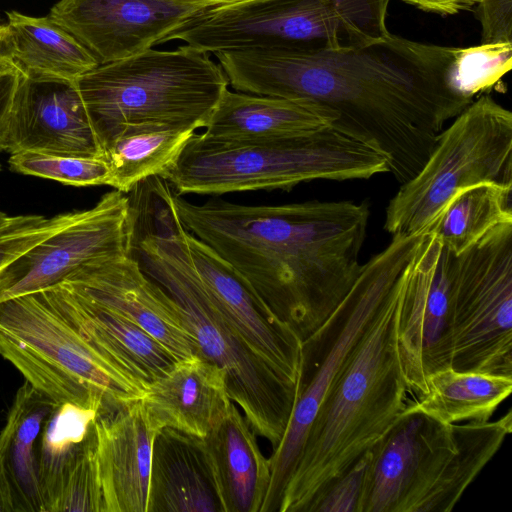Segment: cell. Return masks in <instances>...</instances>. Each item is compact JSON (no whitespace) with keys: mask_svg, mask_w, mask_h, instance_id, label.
Returning a JSON list of instances; mask_svg holds the SVG:
<instances>
[{"mask_svg":"<svg viewBox=\"0 0 512 512\" xmlns=\"http://www.w3.org/2000/svg\"><path fill=\"white\" fill-rule=\"evenodd\" d=\"M10 169L72 186L109 185L110 168L104 156H64L18 152L9 158Z\"/></svg>","mask_w":512,"mask_h":512,"instance_id":"f1b7e54d","label":"cell"},{"mask_svg":"<svg viewBox=\"0 0 512 512\" xmlns=\"http://www.w3.org/2000/svg\"><path fill=\"white\" fill-rule=\"evenodd\" d=\"M75 84L102 151L127 125L204 128L229 85L209 54L185 44L99 64Z\"/></svg>","mask_w":512,"mask_h":512,"instance_id":"52a82bcc","label":"cell"},{"mask_svg":"<svg viewBox=\"0 0 512 512\" xmlns=\"http://www.w3.org/2000/svg\"><path fill=\"white\" fill-rule=\"evenodd\" d=\"M172 193L168 182L158 177L133 193L131 256L176 302L199 355L224 370L230 399L275 450L287 429L298 386L251 348L207 293L189 256L186 228Z\"/></svg>","mask_w":512,"mask_h":512,"instance_id":"3957f363","label":"cell"},{"mask_svg":"<svg viewBox=\"0 0 512 512\" xmlns=\"http://www.w3.org/2000/svg\"><path fill=\"white\" fill-rule=\"evenodd\" d=\"M387 172L383 152L334 122L315 133L264 142H216L194 133L161 178L179 195H222Z\"/></svg>","mask_w":512,"mask_h":512,"instance_id":"5b68a950","label":"cell"},{"mask_svg":"<svg viewBox=\"0 0 512 512\" xmlns=\"http://www.w3.org/2000/svg\"><path fill=\"white\" fill-rule=\"evenodd\" d=\"M451 367L512 377V222L449 252Z\"/></svg>","mask_w":512,"mask_h":512,"instance_id":"30bf717a","label":"cell"},{"mask_svg":"<svg viewBox=\"0 0 512 512\" xmlns=\"http://www.w3.org/2000/svg\"><path fill=\"white\" fill-rule=\"evenodd\" d=\"M511 390L512 377L449 367L431 374L426 390L405 407L449 424L488 421Z\"/></svg>","mask_w":512,"mask_h":512,"instance_id":"484cf974","label":"cell"},{"mask_svg":"<svg viewBox=\"0 0 512 512\" xmlns=\"http://www.w3.org/2000/svg\"><path fill=\"white\" fill-rule=\"evenodd\" d=\"M337 119L335 112L311 101L226 89L201 135L224 143L273 141L315 133Z\"/></svg>","mask_w":512,"mask_h":512,"instance_id":"d6986e66","label":"cell"},{"mask_svg":"<svg viewBox=\"0 0 512 512\" xmlns=\"http://www.w3.org/2000/svg\"><path fill=\"white\" fill-rule=\"evenodd\" d=\"M369 460L370 450L320 490L305 512H359Z\"/></svg>","mask_w":512,"mask_h":512,"instance_id":"1f68e13d","label":"cell"},{"mask_svg":"<svg viewBox=\"0 0 512 512\" xmlns=\"http://www.w3.org/2000/svg\"><path fill=\"white\" fill-rule=\"evenodd\" d=\"M133 237L130 198L114 189L1 269L0 301L52 287L87 264L130 255Z\"/></svg>","mask_w":512,"mask_h":512,"instance_id":"8fae6325","label":"cell"},{"mask_svg":"<svg viewBox=\"0 0 512 512\" xmlns=\"http://www.w3.org/2000/svg\"><path fill=\"white\" fill-rule=\"evenodd\" d=\"M483 182L512 185V113L489 95L441 131L423 166L389 201L384 229L429 232L458 191Z\"/></svg>","mask_w":512,"mask_h":512,"instance_id":"9c48e42d","label":"cell"},{"mask_svg":"<svg viewBox=\"0 0 512 512\" xmlns=\"http://www.w3.org/2000/svg\"><path fill=\"white\" fill-rule=\"evenodd\" d=\"M257 434L232 402L203 438L223 512H260L271 470Z\"/></svg>","mask_w":512,"mask_h":512,"instance_id":"44dd1931","label":"cell"},{"mask_svg":"<svg viewBox=\"0 0 512 512\" xmlns=\"http://www.w3.org/2000/svg\"><path fill=\"white\" fill-rule=\"evenodd\" d=\"M0 512H15L9 482L0 467Z\"/></svg>","mask_w":512,"mask_h":512,"instance_id":"d590c367","label":"cell"},{"mask_svg":"<svg viewBox=\"0 0 512 512\" xmlns=\"http://www.w3.org/2000/svg\"><path fill=\"white\" fill-rule=\"evenodd\" d=\"M62 282L137 324L177 360L199 355L176 302L131 254L87 264Z\"/></svg>","mask_w":512,"mask_h":512,"instance_id":"5bb4252c","label":"cell"},{"mask_svg":"<svg viewBox=\"0 0 512 512\" xmlns=\"http://www.w3.org/2000/svg\"><path fill=\"white\" fill-rule=\"evenodd\" d=\"M512 43H489L457 48L452 68L456 90L473 100L478 93L492 87L510 71Z\"/></svg>","mask_w":512,"mask_h":512,"instance_id":"f546056e","label":"cell"},{"mask_svg":"<svg viewBox=\"0 0 512 512\" xmlns=\"http://www.w3.org/2000/svg\"><path fill=\"white\" fill-rule=\"evenodd\" d=\"M12 60L9 34L6 24H0V63Z\"/></svg>","mask_w":512,"mask_h":512,"instance_id":"8d00e7d4","label":"cell"},{"mask_svg":"<svg viewBox=\"0 0 512 512\" xmlns=\"http://www.w3.org/2000/svg\"><path fill=\"white\" fill-rule=\"evenodd\" d=\"M200 9L169 0H58L48 17L104 64L159 45Z\"/></svg>","mask_w":512,"mask_h":512,"instance_id":"4fadbf2b","label":"cell"},{"mask_svg":"<svg viewBox=\"0 0 512 512\" xmlns=\"http://www.w3.org/2000/svg\"><path fill=\"white\" fill-rule=\"evenodd\" d=\"M482 44L512 43V0H477Z\"/></svg>","mask_w":512,"mask_h":512,"instance_id":"d6a6232c","label":"cell"},{"mask_svg":"<svg viewBox=\"0 0 512 512\" xmlns=\"http://www.w3.org/2000/svg\"><path fill=\"white\" fill-rule=\"evenodd\" d=\"M457 48L393 34L362 46L303 51L255 49L215 53L236 91L307 100L383 152L403 184L430 155L446 121L473 100L453 85Z\"/></svg>","mask_w":512,"mask_h":512,"instance_id":"6da1fadb","label":"cell"},{"mask_svg":"<svg viewBox=\"0 0 512 512\" xmlns=\"http://www.w3.org/2000/svg\"><path fill=\"white\" fill-rule=\"evenodd\" d=\"M9 216L0 211V226H2L7 220Z\"/></svg>","mask_w":512,"mask_h":512,"instance_id":"f35d334b","label":"cell"},{"mask_svg":"<svg viewBox=\"0 0 512 512\" xmlns=\"http://www.w3.org/2000/svg\"><path fill=\"white\" fill-rule=\"evenodd\" d=\"M97 459L105 512H146L153 441L141 401L98 415Z\"/></svg>","mask_w":512,"mask_h":512,"instance_id":"e0dca14e","label":"cell"},{"mask_svg":"<svg viewBox=\"0 0 512 512\" xmlns=\"http://www.w3.org/2000/svg\"><path fill=\"white\" fill-rule=\"evenodd\" d=\"M4 151L103 156L75 81L23 74L8 120Z\"/></svg>","mask_w":512,"mask_h":512,"instance_id":"9a60e30c","label":"cell"},{"mask_svg":"<svg viewBox=\"0 0 512 512\" xmlns=\"http://www.w3.org/2000/svg\"><path fill=\"white\" fill-rule=\"evenodd\" d=\"M396 330L408 389L419 395L431 374L452 363L448 253L431 231L424 233L408 264Z\"/></svg>","mask_w":512,"mask_h":512,"instance_id":"7c38bea8","label":"cell"},{"mask_svg":"<svg viewBox=\"0 0 512 512\" xmlns=\"http://www.w3.org/2000/svg\"><path fill=\"white\" fill-rule=\"evenodd\" d=\"M184 227L226 260L303 342L357 280L370 217L367 202L245 205L192 203L174 190Z\"/></svg>","mask_w":512,"mask_h":512,"instance_id":"7a4b0ae2","label":"cell"},{"mask_svg":"<svg viewBox=\"0 0 512 512\" xmlns=\"http://www.w3.org/2000/svg\"><path fill=\"white\" fill-rule=\"evenodd\" d=\"M0 355L56 403L98 415L137 402L146 391L82 334L50 287L0 301Z\"/></svg>","mask_w":512,"mask_h":512,"instance_id":"8992f818","label":"cell"},{"mask_svg":"<svg viewBox=\"0 0 512 512\" xmlns=\"http://www.w3.org/2000/svg\"><path fill=\"white\" fill-rule=\"evenodd\" d=\"M98 412L76 404L58 403L41 435L38 483L43 512H48L61 472L94 427Z\"/></svg>","mask_w":512,"mask_h":512,"instance_id":"83f0119b","label":"cell"},{"mask_svg":"<svg viewBox=\"0 0 512 512\" xmlns=\"http://www.w3.org/2000/svg\"><path fill=\"white\" fill-rule=\"evenodd\" d=\"M146 512H223L203 438L172 428L158 431Z\"/></svg>","mask_w":512,"mask_h":512,"instance_id":"ffe728a7","label":"cell"},{"mask_svg":"<svg viewBox=\"0 0 512 512\" xmlns=\"http://www.w3.org/2000/svg\"><path fill=\"white\" fill-rule=\"evenodd\" d=\"M82 211L58 214L18 215L0 226V270L29 248L75 221Z\"/></svg>","mask_w":512,"mask_h":512,"instance_id":"4dcf8cb0","label":"cell"},{"mask_svg":"<svg viewBox=\"0 0 512 512\" xmlns=\"http://www.w3.org/2000/svg\"><path fill=\"white\" fill-rule=\"evenodd\" d=\"M419 9L441 14H455L461 10L469 9L477 0H402Z\"/></svg>","mask_w":512,"mask_h":512,"instance_id":"e575fe53","label":"cell"},{"mask_svg":"<svg viewBox=\"0 0 512 512\" xmlns=\"http://www.w3.org/2000/svg\"><path fill=\"white\" fill-rule=\"evenodd\" d=\"M23 74L12 60L0 63V152L4 151L8 120Z\"/></svg>","mask_w":512,"mask_h":512,"instance_id":"836d02e7","label":"cell"},{"mask_svg":"<svg viewBox=\"0 0 512 512\" xmlns=\"http://www.w3.org/2000/svg\"><path fill=\"white\" fill-rule=\"evenodd\" d=\"M421 239L325 393L278 512H305L312 498L370 450L406 406L409 389L398 352L397 311Z\"/></svg>","mask_w":512,"mask_h":512,"instance_id":"277c9868","label":"cell"},{"mask_svg":"<svg viewBox=\"0 0 512 512\" xmlns=\"http://www.w3.org/2000/svg\"><path fill=\"white\" fill-rule=\"evenodd\" d=\"M181 4L195 5L202 8L225 4L236 0H169Z\"/></svg>","mask_w":512,"mask_h":512,"instance_id":"74e56055","label":"cell"},{"mask_svg":"<svg viewBox=\"0 0 512 512\" xmlns=\"http://www.w3.org/2000/svg\"><path fill=\"white\" fill-rule=\"evenodd\" d=\"M57 404L25 381L7 414L0 432V467L9 482L15 512H43L38 483L40 442Z\"/></svg>","mask_w":512,"mask_h":512,"instance_id":"603a6c76","label":"cell"},{"mask_svg":"<svg viewBox=\"0 0 512 512\" xmlns=\"http://www.w3.org/2000/svg\"><path fill=\"white\" fill-rule=\"evenodd\" d=\"M185 238L193 266L221 313L262 359L298 386L301 339L226 260L187 229Z\"/></svg>","mask_w":512,"mask_h":512,"instance_id":"2e32d148","label":"cell"},{"mask_svg":"<svg viewBox=\"0 0 512 512\" xmlns=\"http://www.w3.org/2000/svg\"><path fill=\"white\" fill-rule=\"evenodd\" d=\"M194 133L163 124L123 127L103 149L110 168L109 186L130 193L143 181L162 177Z\"/></svg>","mask_w":512,"mask_h":512,"instance_id":"d4e9b609","label":"cell"},{"mask_svg":"<svg viewBox=\"0 0 512 512\" xmlns=\"http://www.w3.org/2000/svg\"><path fill=\"white\" fill-rule=\"evenodd\" d=\"M12 61L26 76L75 81L99 65L96 58L48 15L6 12Z\"/></svg>","mask_w":512,"mask_h":512,"instance_id":"cb8c5ba5","label":"cell"},{"mask_svg":"<svg viewBox=\"0 0 512 512\" xmlns=\"http://www.w3.org/2000/svg\"><path fill=\"white\" fill-rule=\"evenodd\" d=\"M507 222H512V185L483 182L458 191L430 231L457 256Z\"/></svg>","mask_w":512,"mask_h":512,"instance_id":"4316f807","label":"cell"},{"mask_svg":"<svg viewBox=\"0 0 512 512\" xmlns=\"http://www.w3.org/2000/svg\"><path fill=\"white\" fill-rule=\"evenodd\" d=\"M0 170H1V164H0Z\"/></svg>","mask_w":512,"mask_h":512,"instance_id":"ab89813d","label":"cell"},{"mask_svg":"<svg viewBox=\"0 0 512 512\" xmlns=\"http://www.w3.org/2000/svg\"><path fill=\"white\" fill-rule=\"evenodd\" d=\"M150 425L204 438L233 402L225 372L200 355L177 360L140 400Z\"/></svg>","mask_w":512,"mask_h":512,"instance_id":"ac0fdd59","label":"cell"},{"mask_svg":"<svg viewBox=\"0 0 512 512\" xmlns=\"http://www.w3.org/2000/svg\"><path fill=\"white\" fill-rule=\"evenodd\" d=\"M421 236L392 235L381 252L362 264L357 280L333 314L302 342L296 401L285 434L269 457L271 480L261 512H278L305 436L325 393L379 311Z\"/></svg>","mask_w":512,"mask_h":512,"instance_id":"ba28073f","label":"cell"},{"mask_svg":"<svg viewBox=\"0 0 512 512\" xmlns=\"http://www.w3.org/2000/svg\"><path fill=\"white\" fill-rule=\"evenodd\" d=\"M50 288L82 334L146 389L175 365L177 359L131 320L63 282Z\"/></svg>","mask_w":512,"mask_h":512,"instance_id":"7402d4cb","label":"cell"}]
</instances>
